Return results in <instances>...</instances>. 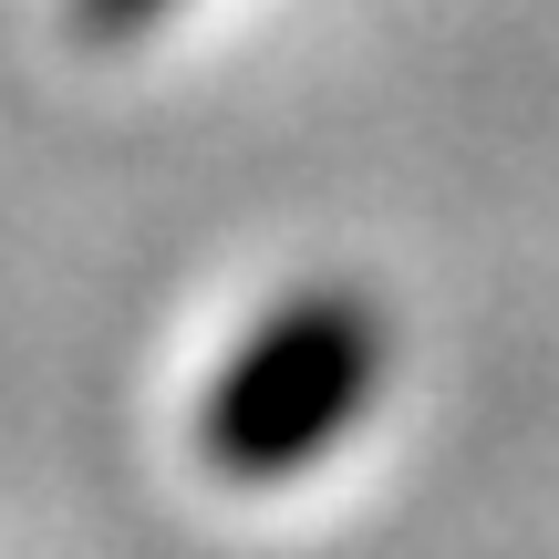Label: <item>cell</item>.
<instances>
[{
    "mask_svg": "<svg viewBox=\"0 0 559 559\" xmlns=\"http://www.w3.org/2000/svg\"><path fill=\"white\" fill-rule=\"evenodd\" d=\"M362 373H373V332L353 311H290L239 362V383L207 404V445L228 466H290L321 445V425H342Z\"/></svg>",
    "mask_w": 559,
    "mask_h": 559,
    "instance_id": "1",
    "label": "cell"
},
{
    "mask_svg": "<svg viewBox=\"0 0 559 559\" xmlns=\"http://www.w3.org/2000/svg\"><path fill=\"white\" fill-rule=\"evenodd\" d=\"M104 11H115V0H104Z\"/></svg>",
    "mask_w": 559,
    "mask_h": 559,
    "instance_id": "2",
    "label": "cell"
}]
</instances>
